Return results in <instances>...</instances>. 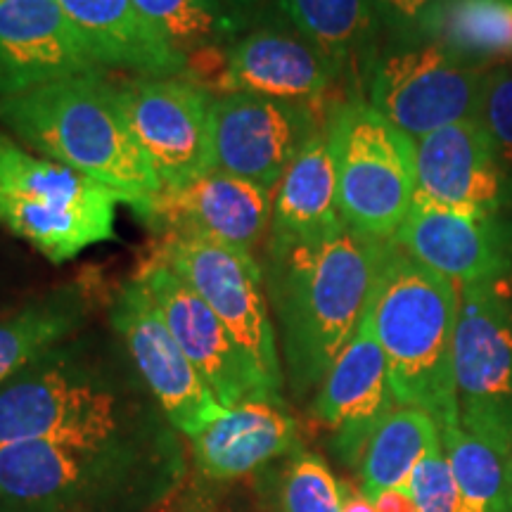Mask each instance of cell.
<instances>
[{
	"label": "cell",
	"mask_w": 512,
	"mask_h": 512,
	"mask_svg": "<svg viewBox=\"0 0 512 512\" xmlns=\"http://www.w3.org/2000/svg\"><path fill=\"white\" fill-rule=\"evenodd\" d=\"M117 434V394L50 354L0 387V446L46 439L102 453Z\"/></svg>",
	"instance_id": "cell-7"
},
{
	"label": "cell",
	"mask_w": 512,
	"mask_h": 512,
	"mask_svg": "<svg viewBox=\"0 0 512 512\" xmlns=\"http://www.w3.org/2000/svg\"><path fill=\"white\" fill-rule=\"evenodd\" d=\"M392 242L342 228L325 240L266 249L268 302L297 396L320 387L366 316Z\"/></svg>",
	"instance_id": "cell-1"
},
{
	"label": "cell",
	"mask_w": 512,
	"mask_h": 512,
	"mask_svg": "<svg viewBox=\"0 0 512 512\" xmlns=\"http://www.w3.org/2000/svg\"><path fill=\"white\" fill-rule=\"evenodd\" d=\"M441 444L437 420L425 411L396 406L370 434L361 456V491L375 498L384 491H406L420 460Z\"/></svg>",
	"instance_id": "cell-27"
},
{
	"label": "cell",
	"mask_w": 512,
	"mask_h": 512,
	"mask_svg": "<svg viewBox=\"0 0 512 512\" xmlns=\"http://www.w3.org/2000/svg\"><path fill=\"white\" fill-rule=\"evenodd\" d=\"M344 226L328 131L318 128L273 192L268 249L325 240Z\"/></svg>",
	"instance_id": "cell-22"
},
{
	"label": "cell",
	"mask_w": 512,
	"mask_h": 512,
	"mask_svg": "<svg viewBox=\"0 0 512 512\" xmlns=\"http://www.w3.org/2000/svg\"><path fill=\"white\" fill-rule=\"evenodd\" d=\"M392 408H396V399L387 358L366 311L354 337L339 351L316 389L313 415L320 425L335 432L339 456L349 463H361L370 434Z\"/></svg>",
	"instance_id": "cell-18"
},
{
	"label": "cell",
	"mask_w": 512,
	"mask_h": 512,
	"mask_svg": "<svg viewBox=\"0 0 512 512\" xmlns=\"http://www.w3.org/2000/svg\"><path fill=\"white\" fill-rule=\"evenodd\" d=\"M119 200L91 178L31 152L0 131V228L50 264L114 238Z\"/></svg>",
	"instance_id": "cell-4"
},
{
	"label": "cell",
	"mask_w": 512,
	"mask_h": 512,
	"mask_svg": "<svg viewBox=\"0 0 512 512\" xmlns=\"http://www.w3.org/2000/svg\"><path fill=\"white\" fill-rule=\"evenodd\" d=\"M320 114L252 93H223L214 100V169L261 188L280 178L318 128Z\"/></svg>",
	"instance_id": "cell-13"
},
{
	"label": "cell",
	"mask_w": 512,
	"mask_h": 512,
	"mask_svg": "<svg viewBox=\"0 0 512 512\" xmlns=\"http://www.w3.org/2000/svg\"><path fill=\"white\" fill-rule=\"evenodd\" d=\"M415 200L472 216H508L512 171L479 121L413 140Z\"/></svg>",
	"instance_id": "cell-12"
},
{
	"label": "cell",
	"mask_w": 512,
	"mask_h": 512,
	"mask_svg": "<svg viewBox=\"0 0 512 512\" xmlns=\"http://www.w3.org/2000/svg\"><path fill=\"white\" fill-rule=\"evenodd\" d=\"M98 453L60 441H15L0 446V498L12 503H50L69 496Z\"/></svg>",
	"instance_id": "cell-26"
},
{
	"label": "cell",
	"mask_w": 512,
	"mask_h": 512,
	"mask_svg": "<svg viewBox=\"0 0 512 512\" xmlns=\"http://www.w3.org/2000/svg\"><path fill=\"white\" fill-rule=\"evenodd\" d=\"M460 60H512V0H444L437 36Z\"/></svg>",
	"instance_id": "cell-29"
},
{
	"label": "cell",
	"mask_w": 512,
	"mask_h": 512,
	"mask_svg": "<svg viewBox=\"0 0 512 512\" xmlns=\"http://www.w3.org/2000/svg\"><path fill=\"white\" fill-rule=\"evenodd\" d=\"M230 3H235V5H249V3H256V0H230Z\"/></svg>",
	"instance_id": "cell-35"
},
{
	"label": "cell",
	"mask_w": 512,
	"mask_h": 512,
	"mask_svg": "<svg viewBox=\"0 0 512 512\" xmlns=\"http://www.w3.org/2000/svg\"><path fill=\"white\" fill-rule=\"evenodd\" d=\"M460 290L392 242L368 316L387 358L396 406L425 411L439 430L460 422L453 342Z\"/></svg>",
	"instance_id": "cell-3"
},
{
	"label": "cell",
	"mask_w": 512,
	"mask_h": 512,
	"mask_svg": "<svg viewBox=\"0 0 512 512\" xmlns=\"http://www.w3.org/2000/svg\"><path fill=\"white\" fill-rule=\"evenodd\" d=\"M273 190L211 169L152 197L136 216L159 238H202L252 249L271 228Z\"/></svg>",
	"instance_id": "cell-14"
},
{
	"label": "cell",
	"mask_w": 512,
	"mask_h": 512,
	"mask_svg": "<svg viewBox=\"0 0 512 512\" xmlns=\"http://www.w3.org/2000/svg\"><path fill=\"white\" fill-rule=\"evenodd\" d=\"M110 318L133 366L176 430L195 437L226 411L171 335L162 311L138 275L121 287Z\"/></svg>",
	"instance_id": "cell-11"
},
{
	"label": "cell",
	"mask_w": 512,
	"mask_h": 512,
	"mask_svg": "<svg viewBox=\"0 0 512 512\" xmlns=\"http://www.w3.org/2000/svg\"><path fill=\"white\" fill-rule=\"evenodd\" d=\"M342 512H377L373 498L361 491V486L342 484Z\"/></svg>",
	"instance_id": "cell-34"
},
{
	"label": "cell",
	"mask_w": 512,
	"mask_h": 512,
	"mask_svg": "<svg viewBox=\"0 0 512 512\" xmlns=\"http://www.w3.org/2000/svg\"><path fill=\"white\" fill-rule=\"evenodd\" d=\"M190 441L202 475L230 482L299 448V427L283 403L252 399L226 408Z\"/></svg>",
	"instance_id": "cell-21"
},
{
	"label": "cell",
	"mask_w": 512,
	"mask_h": 512,
	"mask_svg": "<svg viewBox=\"0 0 512 512\" xmlns=\"http://www.w3.org/2000/svg\"><path fill=\"white\" fill-rule=\"evenodd\" d=\"M221 318L245 354L266 401L283 403V358L264 266L252 249L202 238H162L159 256Z\"/></svg>",
	"instance_id": "cell-6"
},
{
	"label": "cell",
	"mask_w": 512,
	"mask_h": 512,
	"mask_svg": "<svg viewBox=\"0 0 512 512\" xmlns=\"http://www.w3.org/2000/svg\"><path fill=\"white\" fill-rule=\"evenodd\" d=\"M147 22L188 60V79L219 86L228 48L240 38L242 17L230 0H133Z\"/></svg>",
	"instance_id": "cell-24"
},
{
	"label": "cell",
	"mask_w": 512,
	"mask_h": 512,
	"mask_svg": "<svg viewBox=\"0 0 512 512\" xmlns=\"http://www.w3.org/2000/svg\"><path fill=\"white\" fill-rule=\"evenodd\" d=\"M380 29L403 43L434 41L444 0H370Z\"/></svg>",
	"instance_id": "cell-32"
},
{
	"label": "cell",
	"mask_w": 512,
	"mask_h": 512,
	"mask_svg": "<svg viewBox=\"0 0 512 512\" xmlns=\"http://www.w3.org/2000/svg\"><path fill=\"white\" fill-rule=\"evenodd\" d=\"M406 491L418 512H477L460 494L441 444L420 460Z\"/></svg>",
	"instance_id": "cell-31"
},
{
	"label": "cell",
	"mask_w": 512,
	"mask_h": 512,
	"mask_svg": "<svg viewBox=\"0 0 512 512\" xmlns=\"http://www.w3.org/2000/svg\"><path fill=\"white\" fill-rule=\"evenodd\" d=\"M477 121L489 133L505 166L512 169V67L508 64L486 72Z\"/></svg>",
	"instance_id": "cell-33"
},
{
	"label": "cell",
	"mask_w": 512,
	"mask_h": 512,
	"mask_svg": "<svg viewBox=\"0 0 512 512\" xmlns=\"http://www.w3.org/2000/svg\"><path fill=\"white\" fill-rule=\"evenodd\" d=\"M458 290L453 373L460 425L512 444V271Z\"/></svg>",
	"instance_id": "cell-9"
},
{
	"label": "cell",
	"mask_w": 512,
	"mask_h": 512,
	"mask_svg": "<svg viewBox=\"0 0 512 512\" xmlns=\"http://www.w3.org/2000/svg\"><path fill=\"white\" fill-rule=\"evenodd\" d=\"M283 512H342V484L316 453L297 451L280 484Z\"/></svg>",
	"instance_id": "cell-30"
},
{
	"label": "cell",
	"mask_w": 512,
	"mask_h": 512,
	"mask_svg": "<svg viewBox=\"0 0 512 512\" xmlns=\"http://www.w3.org/2000/svg\"><path fill=\"white\" fill-rule=\"evenodd\" d=\"M102 69L57 0H0V98Z\"/></svg>",
	"instance_id": "cell-17"
},
{
	"label": "cell",
	"mask_w": 512,
	"mask_h": 512,
	"mask_svg": "<svg viewBox=\"0 0 512 512\" xmlns=\"http://www.w3.org/2000/svg\"><path fill=\"white\" fill-rule=\"evenodd\" d=\"M138 278L157 302L171 335L223 408H235L252 399L266 401L245 354L200 294L157 256L147 261Z\"/></svg>",
	"instance_id": "cell-16"
},
{
	"label": "cell",
	"mask_w": 512,
	"mask_h": 512,
	"mask_svg": "<svg viewBox=\"0 0 512 512\" xmlns=\"http://www.w3.org/2000/svg\"><path fill=\"white\" fill-rule=\"evenodd\" d=\"M486 72L460 60L439 41L394 46L377 55L366 100L408 138L479 119Z\"/></svg>",
	"instance_id": "cell-8"
},
{
	"label": "cell",
	"mask_w": 512,
	"mask_h": 512,
	"mask_svg": "<svg viewBox=\"0 0 512 512\" xmlns=\"http://www.w3.org/2000/svg\"><path fill=\"white\" fill-rule=\"evenodd\" d=\"M95 60L136 76H188V60L147 22L133 0H57Z\"/></svg>",
	"instance_id": "cell-20"
},
{
	"label": "cell",
	"mask_w": 512,
	"mask_h": 512,
	"mask_svg": "<svg viewBox=\"0 0 512 512\" xmlns=\"http://www.w3.org/2000/svg\"><path fill=\"white\" fill-rule=\"evenodd\" d=\"M133 138L162 181L181 188L214 169V95L188 76L114 81Z\"/></svg>",
	"instance_id": "cell-10"
},
{
	"label": "cell",
	"mask_w": 512,
	"mask_h": 512,
	"mask_svg": "<svg viewBox=\"0 0 512 512\" xmlns=\"http://www.w3.org/2000/svg\"><path fill=\"white\" fill-rule=\"evenodd\" d=\"M335 81L328 62L297 31L261 27L228 48L219 88L290 102L320 114Z\"/></svg>",
	"instance_id": "cell-19"
},
{
	"label": "cell",
	"mask_w": 512,
	"mask_h": 512,
	"mask_svg": "<svg viewBox=\"0 0 512 512\" xmlns=\"http://www.w3.org/2000/svg\"><path fill=\"white\" fill-rule=\"evenodd\" d=\"M394 245L458 287L489 283L512 271L508 216L460 214L415 200Z\"/></svg>",
	"instance_id": "cell-15"
},
{
	"label": "cell",
	"mask_w": 512,
	"mask_h": 512,
	"mask_svg": "<svg viewBox=\"0 0 512 512\" xmlns=\"http://www.w3.org/2000/svg\"><path fill=\"white\" fill-rule=\"evenodd\" d=\"M91 306L86 285L57 287L0 318V387L48 356L79 328Z\"/></svg>",
	"instance_id": "cell-25"
},
{
	"label": "cell",
	"mask_w": 512,
	"mask_h": 512,
	"mask_svg": "<svg viewBox=\"0 0 512 512\" xmlns=\"http://www.w3.org/2000/svg\"><path fill=\"white\" fill-rule=\"evenodd\" d=\"M441 446L460 494L477 512H512V444L465 430H441Z\"/></svg>",
	"instance_id": "cell-28"
},
{
	"label": "cell",
	"mask_w": 512,
	"mask_h": 512,
	"mask_svg": "<svg viewBox=\"0 0 512 512\" xmlns=\"http://www.w3.org/2000/svg\"><path fill=\"white\" fill-rule=\"evenodd\" d=\"M0 124L27 150L107 188L133 214L162 181L133 138L114 81L76 76L0 98Z\"/></svg>",
	"instance_id": "cell-2"
},
{
	"label": "cell",
	"mask_w": 512,
	"mask_h": 512,
	"mask_svg": "<svg viewBox=\"0 0 512 512\" xmlns=\"http://www.w3.org/2000/svg\"><path fill=\"white\" fill-rule=\"evenodd\" d=\"M299 36L328 62L335 79L366 83L377 60V24L370 0H280Z\"/></svg>",
	"instance_id": "cell-23"
},
{
	"label": "cell",
	"mask_w": 512,
	"mask_h": 512,
	"mask_svg": "<svg viewBox=\"0 0 512 512\" xmlns=\"http://www.w3.org/2000/svg\"><path fill=\"white\" fill-rule=\"evenodd\" d=\"M325 131L344 226L363 238L394 242L415 202L413 138L389 124L363 95L335 102Z\"/></svg>",
	"instance_id": "cell-5"
}]
</instances>
